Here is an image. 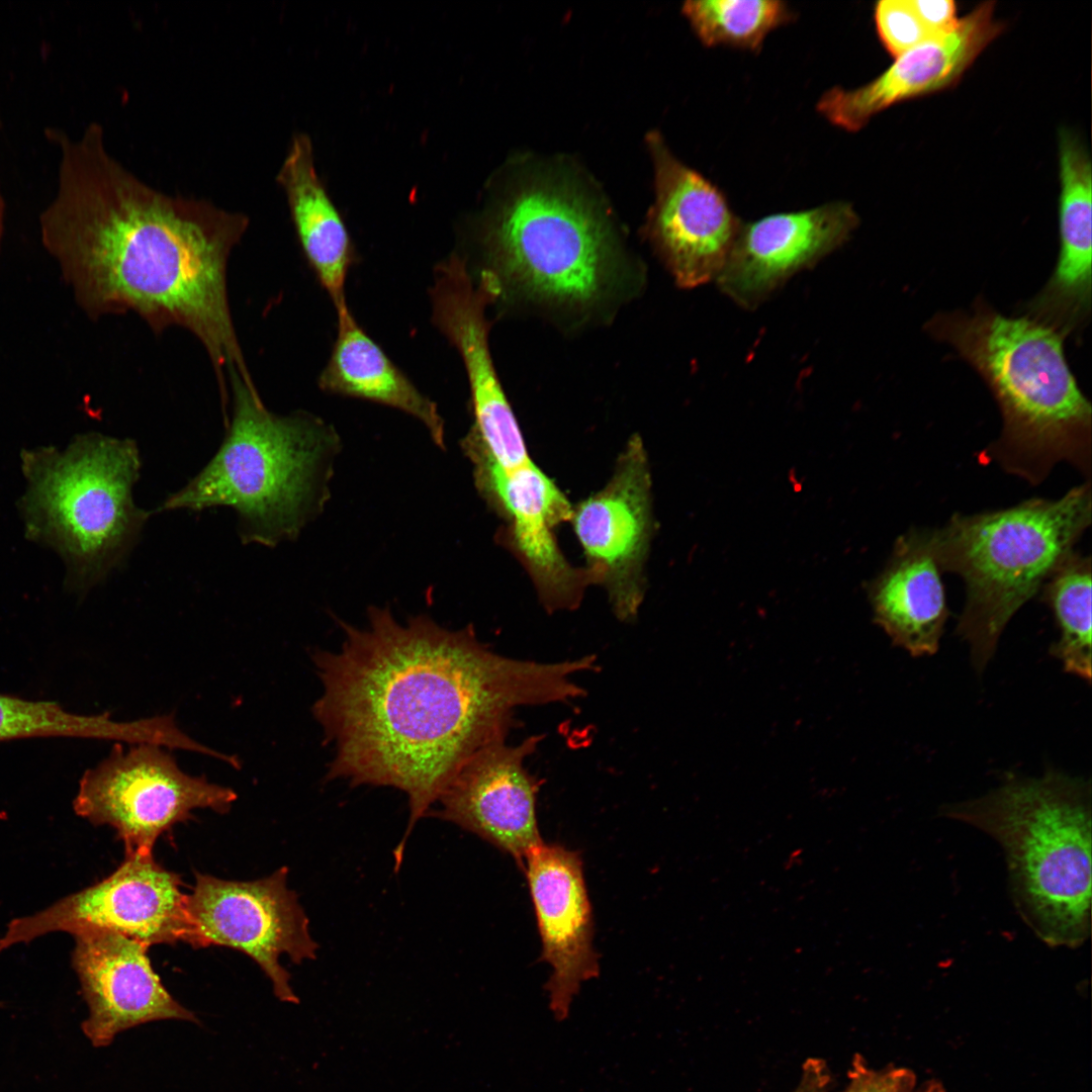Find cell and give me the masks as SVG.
Returning a JSON list of instances; mask_svg holds the SVG:
<instances>
[{"mask_svg": "<svg viewBox=\"0 0 1092 1092\" xmlns=\"http://www.w3.org/2000/svg\"><path fill=\"white\" fill-rule=\"evenodd\" d=\"M475 486L504 520L497 533L526 569L548 612L574 610L596 583L586 567H574L558 546L555 528L571 520L573 507L533 460L505 471L491 463L474 472Z\"/></svg>", "mask_w": 1092, "mask_h": 1092, "instance_id": "14", "label": "cell"}, {"mask_svg": "<svg viewBox=\"0 0 1092 1092\" xmlns=\"http://www.w3.org/2000/svg\"><path fill=\"white\" fill-rule=\"evenodd\" d=\"M228 382L232 414L218 450L154 513L228 507L242 543L275 547L323 509L339 436L307 412L269 411L254 382L239 374Z\"/></svg>", "mask_w": 1092, "mask_h": 1092, "instance_id": "5", "label": "cell"}, {"mask_svg": "<svg viewBox=\"0 0 1092 1092\" xmlns=\"http://www.w3.org/2000/svg\"><path fill=\"white\" fill-rule=\"evenodd\" d=\"M336 311L337 337L329 361L317 378L320 388L402 411L419 420L434 443L444 449V420L436 402L423 394L368 336L348 305Z\"/></svg>", "mask_w": 1092, "mask_h": 1092, "instance_id": "24", "label": "cell"}, {"mask_svg": "<svg viewBox=\"0 0 1092 1092\" xmlns=\"http://www.w3.org/2000/svg\"><path fill=\"white\" fill-rule=\"evenodd\" d=\"M1060 253L1043 289L1027 307L1032 318L1065 338L1091 312L1092 168L1089 153L1071 130L1059 135Z\"/></svg>", "mask_w": 1092, "mask_h": 1092, "instance_id": "21", "label": "cell"}, {"mask_svg": "<svg viewBox=\"0 0 1092 1092\" xmlns=\"http://www.w3.org/2000/svg\"><path fill=\"white\" fill-rule=\"evenodd\" d=\"M941 568L929 529L901 535L883 570L869 583L874 622L913 657L937 652L949 616Z\"/></svg>", "mask_w": 1092, "mask_h": 1092, "instance_id": "22", "label": "cell"}, {"mask_svg": "<svg viewBox=\"0 0 1092 1092\" xmlns=\"http://www.w3.org/2000/svg\"><path fill=\"white\" fill-rule=\"evenodd\" d=\"M858 222L850 203L834 201L743 223L715 282L737 305L754 309L795 274L845 244Z\"/></svg>", "mask_w": 1092, "mask_h": 1092, "instance_id": "17", "label": "cell"}, {"mask_svg": "<svg viewBox=\"0 0 1092 1092\" xmlns=\"http://www.w3.org/2000/svg\"><path fill=\"white\" fill-rule=\"evenodd\" d=\"M236 800L233 789L185 772L166 747L115 743L83 774L73 808L93 825L114 828L125 852L153 853L157 838L192 811L224 814Z\"/></svg>", "mask_w": 1092, "mask_h": 1092, "instance_id": "9", "label": "cell"}, {"mask_svg": "<svg viewBox=\"0 0 1092 1092\" xmlns=\"http://www.w3.org/2000/svg\"><path fill=\"white\" fill-rule=\"evenodd\" d=\"M918 1092H944L942 1085L936 1081H931L923 1089Z\"/></svg>", "mask_w": 1092, "mask_h": 1092, "instance_id": "32", "label": "cell"}, {"mask_svg": "<svg viewBox=\"0 0 1092 1092\" xmlns=\"http://www.w3.org/2000/svg\"><path fill=\"white\" fill-rule=\"evenodd\" d=\"M180 877L153 853L125 852L123 862L102 881L34 913L15 917L0 934V953L56 932L73 936L114 931L147 946L191 944L188 894Z\"/></svg>", "mask_w": 1092, "mask_h": 1092, "instance_id": "10", "label": "cell"}, {"mask_svg": "<svg viewBox=\"0 0 1092 1092\" xmlns=\"http://www.w3.org/2000/svg\"><path fill=\"white\" fill-rule=\"evenodd\" d=\"M650 146L656 196L648 214L647 239L680 288L716 281L743 222L722 191L673 157L655 134Z\"/></svg>", "mask_w": 1092, "mask_h": 1092, "instance_id": "15", "label": "cell"}, {"mask_svg": "<svg viewBox=\"0 0 1092 1092\" xmlns=\"http://www.w3.org/2000/svg\"><path fill=\"white\" fill-rule=\"evenodd\" d=\"M874 11L880 40L894 58L932 37L910 0H882Z\"/></svg>", "mask_w": 1092, "mask_h": 1092, "instance_id": "28", "label": "cell"}, {"mask_svg": "<svg viewBox=\"0 0 1092 1092\" xmlns=\"http://www.w3.org/2000/svg\"><path fill=\"white\" fill-rule=\"evenodd\" d=\"M46 135L60 164L41 240L79 305L93 317L133 312L155 332L186 329L211 360L222 399L231 374L252 379L228 294L229 258L248 216L149 185L109 153L99 123L79 138Z\"/></svg>", "mask_w": 1092, "mask_h": 1092, "instance_id": "2", "label": "cell"}, {"mask_svg": "<svg viewBox=\"0 0 1092 1092\" xmlns=\"http://www.w3.org/2000/svg\"><path fill=\"white\" fill-rule=\"evenodd\" d=\"M4 213H5V201H4V197H3V194H2V190H1V184H0V245H1V240H2V236H3V229H4Z\"/></svg>", "mask_w": 1092, "mask_h": 1092, "instance_id": "31", "label": "cell"}, {"mask_svg": "<svg viewBox=\"0 0 1092 1092\" xmlns=\"http://www.w3.org/2000/svg\"><path fill=\"white\" fill-rule=\"evenodd\" d=\"M941 816L992 836L1007 861L1014 903L1050 946H1080L1090 934L1091 783L1049 768L1009 775L978 798L945 804Z\"/></svg>", "mask_w": 1092, "mask_h": 1092, "instance_id": "6", "label": "cell"}, {"mask_svg": "<svg viewBox=\"0 0 1092 1092\" xmlns=\"http://www.w3.org/2000/svg\"><path fill=\"white\" fill-rule=\"evenodd\" d=\"M26 463L30 527L63 551L74 584L90 588L126 561L154 513L133 500L135 441L88 434L65 453H34Z\"/></svg>", "mask_w": 1092, "mask_h": 1092, "instance_id": "8", "label": "cell"}, {"mask_svg": "<svg viewBox=\"0 0 1092 1092\" xmlns=\"http://www.w3.org/2000/svg\"><path fill=\"white\" fill-rule=\"evenodd\" d=\"M473 244L478 268L470 273L493 303H520L570 326L608 317L641 285L605 211L563 182L539 179L507 194L483 214Z\"/></svg>", "mask_w": 1092, "mask_h": 1092, "instance_id": "3", "label": "cell"}, {"mask_svg": "<svg viewBox=\"0 0 1092 1092\" xmlns=\"http://www.w3.org/2000/svg\"><path fill=\"white\" fill-rule=\"evenodd\" d=\"M995 2H983L956 26L895 58L880 76L846 90L834 87L817 102V111L832 124L857 131L890 106L953 87L981 53L1004 30L994 17Z\"/></svg>", "mask_w": 1092, "mask_h": 1092, "instance_id": "20", "label": "cell"}, {"mask_svg": "<svg viewBox=\"0 0 1092 1092\" xmlns=\"http://www.w3.org/2000/svg\"><path fill=\"white\" fill-rule=\"evenodd\" d=\"M682 13L706 47L759 51L768 33L791 22L794 12L779 0L687 1Z\"/></svg>", "mask_w": 1092, "mask_h": 1092, "instance_id": "27", "label": "cell"}, {"mask_svg": "<svg viewBox=\"0 0 1092 1092\" xmlns=\"http://www.w3.org/2000/svg\"><path fill=\"white\" fill-rule=\"evenodd\" d=\"M915 1074L906 1068L875 1070L856 1055L848 1072V1083L841 1092H913Z\"/></svg>", "mask_w": 1092, "mask_h": 1092, "instance_id": "29", "label": "cell"}, {"mask_svg": "<svg viewBox=\"0 0 1092 1092\" xmlns=\"http://www.w3.org/2000/svg\"><path fill=\"white\" fill-rule=\"evenodd\" d=\"M542 942L552 973L545 985L557 1021L568 1017L583 982L599 976L593 912L578 851L542 842L525 856L524 868Z\"/></svg>", "mask_w": 1092, "mask_h": 1092, "instance_id": "19", "label": "cell"}, {"mask_svg": "<svg viewBox=\"0 0 1092 1092\" xmlns=\"http://www.w3.org/2000/svg\"><path fill=\"white\" fill-rule=\"evenodd\" d=\"M922 23L932 36L952 29L958 23L952 0H910Z\"/></svg>", "mask_w": 1092, "mask_h": 1092, "instance_id": "30", "label": "cell"}, {"mask_svg": "<svg viewBox=\"0 0 1092 1092\" xmlns=\"http://www.w3.org/2000/svg\"><path fill=\"white\" fill-rule=\"evenodd\" d=\"M983 377L1002 416L983 455L1032 484L1067 462L1091 476V404L1064 353L1065 337L1028 315L1005 316L983 299L971 311L940 312L925 326Z\"/></svg>", "mask_w": 1092, "mask_h": 1092, "instance_id": "4", "label": "cell"}, {"mask_svg": "<svg viewBox=\"0 0 1092 1092\" xmlns=\"http://www.w3.org/2000/svg\"><path fill=\"white\" fill-rule=\"evenodd\" d=\"M1091 481L1056 499L1033 497L1010 508L954 515L929 530L943 571L966 590L957 634L982 673L1016 612L1039 593L1091 525Z\"/></svg>", "mask_w": 1092, "mask_h": 1092, "instance_id": "7", "label": "cell"}, {"mask_svg": "<svg viewBox=\"0 0 1092 1092\" xmlns=\"http://www.w3.org/2000/svg\"><path fill=\"white\" fill-rule=\"evenodd\" d=\"M570 521L585 567L605 587L615 616L631 622L644 599V566L653 530L651 476L639 436L625 446L608 483L573 507Z\"/></svg>", "mask_w": 1092, "mask_h": 1092, "instance_id": "12", "label": "cell"}, {"mask_svg": "<svg viewBox=\"0 0 1092 1092\" xmlns=\"http://www.w3.org/2000/svg\"><path fill=\"white\" fill-rule=\"evenodd\" d=\"M305 259L336 310L347 305L345 283L355 246L314 166L310 138L293 135L276 175Z\"/></svg>", "mask_w": 1092, "mask_h": 1092, "instance_id": "23", "label": "cell"}, {"mask_svg": "<svg viewBox=\"0 0 1092 1092\" xmlns=\"http://www.w3.org/2000/svg\"><path fill=\"white\" fill-rule=\"evenodd\" d=\"M281 867L256 881H226L196 874L188 894L193 947L239 949L252 958L270 980L275 996L297 1004L289 973L280 965L286 954L296 965L316 959L318 944L296 893L287 887Z\"/></svg>", "mask_w": 1092, "mask_h": 1092, "instance_id": "11", "label": "cell"}, {"mask_svg": "<svg viewBox=\"0 0 1092 1092\" xmlns=\"http://www.w3.org/2000/svg\"><path fill=\"white\" fill-rule=\"evenodd\" d=\"M339 623L341 647L312 653L323 686L312 713L334 748L326 778L406 794L394 872L417 822L475 752L506 741L517 708L577 700L585 692L574 675L598 669L595 655L507 657L472 625L450 630L427 615L400 623L388 608L371 607L364 628Z\"/></svg>", "mask_w": 1092, "mask_h": 1092, "instance_id": "1", "label": "cell"}, {"mask_svg": "<svg viewBox=\"0 0 1092 1092\" xmlns=\"http://www.w3.org/2000/svg\"><path fill=\"white\" fill-rule=\"evenodd\" d=\"M432 323L458 351L468 378L473 423L464 437L507 471L530 462L518 421L495 371L486 308L492 297L465 261L450 254L434 268Z\"/></svg>", "mask_w": 1092, "mask_h": 1092, "instance_id": "13", "label": "cell"}, {"mask_svg": "<svg viewBox=\"0 0 1092 1092\" xmlns=\"http://www.w3.org/2000/svg\"><path fill=\"white\" fill-rule=\"evenodd\" d=\"M543 738L531 735L517 745L497 742L475 752L430 815L479 836L523 869L526 854L543 842L536 815L542 781L525 766Z\"/></svg>", "mask_w": 1092, "mask_h": 1092, "instance_id": "16", "label": "cell"}, {"mask_svg": "<svg viewBox=\"0 0 1092 1092\" xmlns=\"http://www.w3.org/2000/svg\"><path fill=\"white\" fill-rule=\"evenodd\" d=\"M1091 558L1071 552L1041 586L1040 599L1051 610L1059 631L1050 654L1066 672L1090 684Z\"/></svg>", "mask_w": 1092, "mask_h": 1092, "instance_id": "25", "label": "cell"}, {"mask_svg": "<svg viewBox=\"0 0 1092 1092\" xmlns=\"http://www.w3.org/2000/svg\"><path fill=\"white\" fill-rule=\"evenodd\" d=\"M72 965L89 1015L82 1030L96 1048L132 1027L159 1020L199 1023L164 987L149 946L123 934L95 930L74 936Z\"/></svg>", "mask_w": 1092, "mask_h": 1092, "instance_id": "18", "label": "cell"}, {"mask_svg": "<svg viewBox=\"0 0 1092 1092\" xmlns=\"http://www.w3.org/2000/svg\"><path fill=\"white\" fill-rule=\"evenodd\" d=\"M143 734L139 721H116L108 712L81 715L52 701H32L0 694V741L71 737L135 743Z\"/></svg>", "mask_w": 1092, "mask_h": 1092, "instance_id": "26", "label": "cell"}]
</instances>
